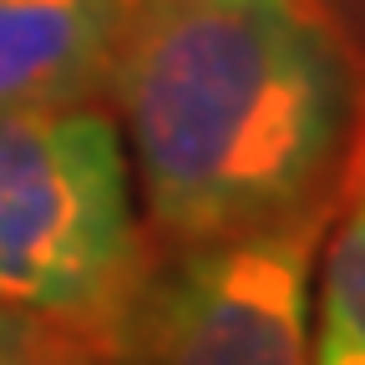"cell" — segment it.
<instances>
[{
  "mask_svg": "<svg viewBox=\"0 0 365 365\" xmlns=\"http://www.w3.org/2000/svg\"><path fill=\"white\" fill-rule=\"evenodd\" d=\"M107 102L153 249L330 203L365 61L325 0H132Z\"/></svg>",
  "mask_w": 365,
  "mask_h": 365,
  "instance_id": "1",
  "label": "cell"
},
{
  "mask_svg": "<svg viewBox=\"0 0 365 365\" xmlns=\"http://www.w3.org/2000/svg\"><path fill=\"white\" fill-rule=\"evenodd\" d=\"M107 97L0 107V309L97 340L153 259Z\"/></svg>",
  "mask_w": 365,
  "mask_h": 365,
  "instance_id": "2",
  "label": "cell"
},
{
  "mask_svg": "<svg viewBox=\"0 0 365 365\" xmlns=\"http://www.w3.org/2000/svg\"><path fill=\"white\" fill-rule=\"evenodd\" d=\"M335 198L254 234L153 249L97 365H314V264Z\"/></svg>",
  "mask_w": 365,
  "mask_h": 365,
  "instance_id": "3",
  "label": "cell"
},
{
  "mask_svg": "<svg viewBox=\"0 0 365 365\" xmlns=\"http://www.w3.org/2000/svg\"><path fill=\"white\" fill-rule=\"evenodd\" d=\"M132 0H0V107L107 97Z\"/></svg>",
  "mask_w": 365,
  "mask_h": 365,
  "instance_id": "4",
  "label": "cell"
},
{
  "mask_svg": "<svg viewBox=\"0 0 365 365\" xmlns=\"http://www.w3.org/2000/svg\"><path fill=\"white\" fill-rule=\"evenodd\" d=\"M314 365H365V102L314 264Z\"/></svg>",
  "mask_w": 365,
  "mask_h": 365,
  "instance_id": "5",
  "label": "cell"
},
{
  "mask_svg": "<svg viewBox=\"0 0 365 365\" xmlns=\"http://www.w3.org/2000/svg\"><path fill=\"white\" fill-rule=\"evenodd\" d=\"M0 365H97V340L56 325H36L26 340L0 345Z\"/></svg>",
  "mask_w": 365,
  "mask_h": 365,
  "instance_id": "6",
  "label": "cell"
},
{
  "mask_svg": "<svg viewBox=\"0 0 365 365\" xmlns=\"http://www.w3.org/2000/svg\"><path fill=\"white\" fill-rule=\"evenodd\" d=\"M325 6L335 11V21L345 26L350 46L360 51V61H365V0H325Z\"/></svg>",
  "mask_w": 365,
  "mask_h": 365,
  "instance_id": "7",
  "label": "cell"
},
{
  "mask_svg": "<svg viewBox=\"0 0 365 365\" xmlns=\"http://www.w3.org/2000/svg\"><path fill=\"white\" fill-rule=\"evenodd\" d=\"M36 325H41V319H26V314H11V309H0V345H16V340H26Z\"/></svg>",
  "mask_w": 365,
  "mask_h": 365,
  "instance_id": "8",
  "label": "cell"
}]
</instances>
